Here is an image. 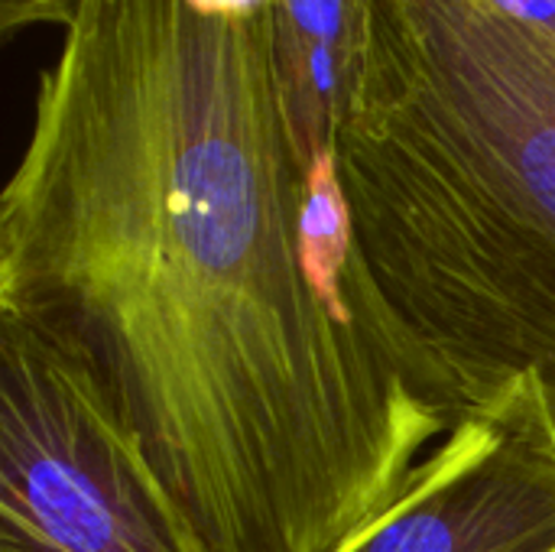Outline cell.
Masks as SVG:
<instances>
[{
  "label": "cell",
  "instance_id": "4",
  "mask_svg": "<svg viewBox=\"0 0 555 552\" xmlns=\"http://www.w3.org/2000/svg\"><path fill=\"white\" fill-rule=\"evenodd\" d=\"M341 552H555V407L537 374L459 420Z\"/></svg>",
  "mask_w": 555,
  "mask_h": 552
},
{
  "label": "cell",
  "instance_id": "6",
  "mask_svg": "<svg viewBox=\"0 0 555 552\" xmlns=\"http://www.w3.org/2000/svg\"><path fill=\"white\" fill-rule=\"evenodd\" d=\"M81 0H0V26L3 36H13L33 23H59L62 29L75 16Z\"/></svg>",
  "mask_w": 555,
  "mask_h": 552
},
{
  "label": "cell",
  "instance_id": "3",
  "mask_svg": "<svg viewBox=\"0 0 555 552\" xmlns=\"http://www.w3.org/2000/svg\"><path fill=\"white\" fill-rule=\"evenodd\" d=\"M0 552H202L81 361L0 319Z\"/></svg>",
  "mask_w": 555,
  "mask_h": 552
},
{
  "label": "cell",
  "instance_id": "5",
  "mask_svg": "<svg viewBox=\"0 0 555 552\" xmlns=\"http://www.w3.org/2000/svg\"><path fill=\"white\" fill-rule=\"evenodd\" d=\"M283 107L299 163L338 146L371 62V0H273Z\"/></svg>",
  "mask_w": 555,
  "mask_h": 552
},
{
  "label": "cell",
  "instance_id": "1",
  "mask_svg": "<svg viewBox=\"0 0 555 552\" xmlns=\"http://www.w3.org/2000/svg\"><path fill=\"white\" fill-rule=\"evenodd\" d=\"M273 0H81L0 195V319L98 381L202 552H341L452 429L319 286Z\"/></svg>",
  "mask_w": 555,
  "mask_h": 552
},
{
  "label": "cell",
  "instance_id": "2",
  "mask_svg": "<svg viewBox=\"0 0 555 552\" xmlns=\"http://www.w3.org/2000/svg\"><path fill=\"white\" fill-rule=\"evenodd\" d=\"M351 309L455 426L520 374L555 407V36L491 0H371L338 133Z\"/></svg>",
  "mask_w": 555,
  "mask_h": 552
}]
</instances>
